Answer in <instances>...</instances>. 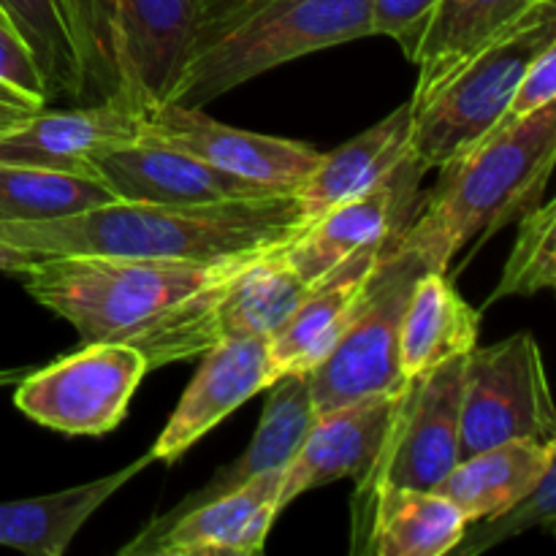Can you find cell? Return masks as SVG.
I'll list each match as a JSON object with an SVG mask.
<instances>
[{
    "instance_id": "obj_1",
    "label": "cell",
    "mask_w": 556,
    "mask_h": 556,
    "mask_svg": "<svg viewBox=\"0 0 556 556\" xmlns=\"http://www.w3.org/2000/svg\"><path fill=\"white\" fill-rule=\"evenodd\" d=\"M307 226L296 193H264L223 204H141L114 201L90 212L41 223H0V242L43 255L217 264L261 253Z\"/></svg>"
},
{
    "instance_id": "obj_2",
    "label": "cell",
    "mask_w": 556,
    "mask_h": 556,
    "mask_svg": "<svg viewBox=\"0 0 556 556\" xmlns=\"http://www.w3.org/2000/svg\"><path fill=\"white\" fill-rule=\"evenodd\" d=\"M556 161V103L521 119H503L440 166L438 185L400 233L429 271H448L476 233L483 237L538 206Z\"/></svg>"
},
{
    "instance_id": "obj_3",
    "label": "cell",
    "mask_w": 556,
    "mask_h": 556,
    "mask_svg": "<svg viewBox=\"0 0 556 556\" xmlns=\"http://www.w3.org/2000/svg\"><path fill=\"white\" fill-rule=\"evenodd\" d=\"M242 258L248 255L217 264L43 255L22 271V280L38 304L68 320L85 342H130Z\"/></svg>"
},
{
    "instance_id": "obj_4",
    "label": "cell",
    "mask_w": 556,
    "mask_h": 556,
    "mask_svg": "<svg viewBox=\"0 0 556 556\" xmlns=\"http://www.w3.org/2000/svg\"><path fill=\"white\" fill-rule=\"evenodd\" d=\"M309 286L286 261L282 244L261 250L168 309L130 345L144 353L150 369H157L201 356L223 340L269 337L307 296Z\"/></svg>"
},
{
    "instance_id": "obj_5",
    "label": "cell",
    "mask_w": 556,
    "mask_h": 556,
    "mask_svg": "<svg viewBox=\"0 0 556 556\" xmlns=\"http://www.w3.org/2000/svg\"><path fill=\"white\" fill-rule=\"evenodd\" d=\"M372 0H280L190 60L172 103L206 106L282 63L369 36Z\"/></svg>"
},
{
    "instance_id": "obj_6",
    "label": "cell",
    "mask_w": 556,
    "mask_h": 556,
    "mask_svg": "<svg viewBox=\"0 0 556 556\" xmlns=\"http://www.w3.org/2000/svg\"><path fill=\"white\" fill-rule=\"evenodd\" d=\"M554 41L556 9L472 58L427 98L410 101V147L421 172H438L451 157L492 134L505 119L530 60Z\"/></svg>"
},
{
    "instance_id": "obj_7",
    "label": "cell",
    "mask_w": 556,
    "mask_h": 556,
    "mask_svg": "<svg viewBox=\"0 0 556 556\" xmlns=\"http://www.w3.org/2000/svg\"><path fill=\"white\" fill-rule=\"evenodd\" d=\"M427 264L413 250L391 239L375 264L372 277L342 334L307 372L315 410L375 394H394L405 386L400 369V331L413 282Z\"/></svg>"
},
{
    "instance_id": "obj_8",
    "label": "cell",
    "mask_w": 556,
    "mask_h": 556,
    "mask_svg": "<svg viewBox=\"0 0 556 556\" xmlns=\"http://www.w3.org/2000/svg\"><path fill=\"white\" fill-rule=\"evenodd\" d=\"M114 98L147 114L172 103L193 58L201 0H85Z\"/></svg>"
},
{
    "instance_id": "obj_9",
    "label": "cell",
    "mask_w": 556,
    "mask_h": 556,
    "mask_svg": "<svg viewBox=\"0 0 556 556\" xmlns=\"http://www.w3.org/2000/svg\"><path fill=\"white\" fill-rule=\"evenodd\" d=\"M510 440L556 443L541 345L530 331L472 348L462 389V456Z\"/></svg>"
},
{
    "instance_id": "obj_10",
    "label": "cell",
    "mask_w": 556,
    "mask_h": 556,
    "mask_svg": "<svg viewBox=\"0 0 556 556\" xmlns=\"http://www.w3.org/2000/svg\"><path fill=\"white\" fill-rule=\"evenodd\" d=\"M147 372L144 353L130 342H85L71 356L30 369L16 383L14 405L54 432L101 438L128 416Z\"/></svg>"
},
{
    "instance_id": "obj_11",
    "label": "cell",
    "mask_w": 556,
    "mask_h": 556,
    "mask_svg": "<svg viewBox=\"0 0 556 556\" xmlns=\"http://www.w3.org/2000/svg\"><path fill=\"white\" fill-rule=\"evenodd\" d=\"M467 356L405 380L372 470L356 481V500L383 486L432 492L462 459V389Z\"/></svg>"
},
{
    "instance_id": "obj_12",
    "label": "cell",
    "mask_w": 556,
    "mask_h": 556,
    "mask_svg": "<svg viewBox=\"0 0 556 556\" xmlns=\"http://www.w3.org/2000/svg\"><path fill=\"white\" fill-rule=\"evenodd\" d=\"M141 139L161 141L174 150L188 152L271 193L296 190L324 155L302 141L231 128L210 117L204 106H182V103H161L150 109L141 119Z\"/></svg>"
},
{
    "instance_id": "obj_13",
    "label": "cell",
    "mask_w": 556,
    "mask_h": 556,
    "mask_svg": "<svg viewBox=\"0 0 556 556\" xmlns=\"http://www.w3.org/2000/svg\"><path fill=\"white\" fill-rule=\"evenodd\" d=\"M0 16L30 49L49 106L114 98L85 0H0Z\"/></svg>"
},
{
    "instance_id": "obj_14",
    "label": "cell",
    "mask_w": 556,
    "mask_h": 556,
    "mask_svg": "<svg viewBox=\"0 0 556 556\" xmlns=\"http://www.w3.org/2000/svg\"><path fill=\"white\" fill-rule=\"evenodd\" d=\"M282 470L261 472L223 497L147 525L119 556H258L282 514Z\"/></svg>"
},
{
    "instance_id": "obj_15",
    "label": "cell",
    "mask_w": 556,
    "mask_h": 556,
    "mask_svg": "<svg viewBox=\"0 0 556 556\" xmlns=\"http://www.w3.org/2000/svg\"><path fill=\"white\" fill-rule=\"evenodd\" d=\"M421 166L416 157L396 168L389 179L331 206L282 244L288 264L307 282H318L351 255L380 248L407 228L416 215Z\"/></svg>"
},
{
    "instance_id": "obj_16",
    "label": "cell",
    "mask_w": 556,
    "mask_h": 556,
    "mask_svg": "<svg viewBox=\"0 0 556 556\" xmlns=\"http://www.w3.org/2000/svg\"><path fill=\"white\" fill-rule=\"evenodd\" d=\"M141 119L144 114L112 98L60 109L43 106L0 128V163L92 177V157L139 141Z\"/></svg>"
},
{
    "instance_id": "obj_17",
    "label": "cell",
    "mask_w": 556,
    "mask_h": 556,
    "mask_svg": "<svg viewBox=\"0 0 556 556\" xmlns=\"http://www.w3.org/2000/svg\"><path fill=\"white\" fill-rule=\"evenodd\" d=\"M90 166L92 177L101 179L119 201L141 204H223L271 193L152 139L98 152Z\"/></svg>"
},
{
    "instance_id": "obj_18",
    "label": "cell",
    "mask_w": 556,
    "mask_h": 556,
    "mask_svg": "<svg viewBox=\"0 0 556 556\" xmlns=\"http://www.w3.org/2000/svg\"><path fill=\"white\" fill-rule=\"evenodd\" d=\"M201 356L204 362L199 372L152 445L150 454L155 462H177L223 418L275 383L269 367V337L223 340Z\"/></svg>"
},
{
    "instance_id": "obj_19",
    "label": "cell",
    "mask_w": 556,
    "mask_h": 556,
    "mask_svg": "<svg viewBox=\"0 0 556 556\" xmlns=\"http://www.w3.org/2000/svg\"><path fill=\"white\" fill-rule=\"evenodd\" d=\"M402 391V389H400ZM400 391L345 402L315 416L302 445L282 472V510L302 494L372 470L394 418Z\"/></svg>"
},
{
    "instance_id": "obj_20",
    "label": "cell",
    "mask_w": 556,
    "mask_h": 556,
    "mask_svg": "<svg viewBox=\"0 0 556 556\" xmlns=\"http://www.w3.org/2000/svg\"><path fill=\"white\" fill-rule=\"evenodd\" d=\"M554 9L556 0H438L413 60L418 81L410 101L427 98L462 65Z\"/></svg>"
},
{
    "instance_id": "obj_21",
    "label": "cell",
    "mask_w": 556,
    "mask_h": 556,
    "mask_svg": "<svg viewBox=\"0 0 556 556\" xmlns=\"http://www.w3.org/2000/svg\"><path fill=\"white\" fill-rule=\"evenodd\" d=\"M467 519L440 492L383 486L353 503V552L372 556H445Z\"/></svg>"
},
{
    "instance_id": "obj_22",
    "label": "cell",
    "mask_w": 556,
    "mask_h": 556,
    "mask_svg": "<svg viewBox=\"0 0 556 556\" xmlns=\"http://www.w3.org/2000/svg\"><path fill=\"white\" fill-rule=\"evenodd\" d=\"M386 244L351 255L309 286L307 296L282 320L280 329L269 334L271 378L277 380L286 372H309L329 353L351 320Z\"/></svg>"
},
{
    "instance_id": "obj_23",
    "label": "cell",
    "mask_w": 556,
    "mask_h": 556,
    "mask_svg": "<svg viewBox=\"0 0 556 556\" xmlns=\"http://www.w3.org/2000/svg\"><path fill=\"white\" fill-rule=\"evenodd\" d=\"M413 106L410 101L396 106L389 117L375 123L364 134L353 136L334 152L320 155L318 166L307 174L296 193L304 223H313L331 206L367 193L389 179L413 157Z\"/></svg>"
},
{
    "instance_id": "obj_24",
    "label": "cell",
    "mask_w": 556,
    "mask_h": 556,
    "mask_svg": "<svg viewBox=\"0 0 556 556\" xmlns=\"http://www.w3.org/2000/svg\"><path fill=\"white\" fill-rule=\"evenodd\" d=\"M315 416H318V410H315L307 372L280 375L269 386V400H266L264 416H261V424L255 429L253 440H250L248 451L242 456H237L231 465L220 467L199 492L188 494L168 514L155 516L152 525L168 521L174 516H182L188 510L199 508V505L210 503V500L223 497V494L233 492L242 483L258 478L261 472L282 470L293 459L299 445H302L304 434L313 427Z\"/></svg>"
},
{
    "instance_id": "obj_25",
    "label": "cell",
    "mask_w": 556,
    "mask_h": 556,
    "mask_svg": "<svg viewBox=\"0 0 556 556\" xmlns=\"http://www.w3.org/2000/svg\"><path fill=\"white\" fill-rule=\"evenodd\" d=\"M152 462H155L152 454H147L125 465L123 470H114L81 486L43 494V497L0 503V546L33 556H63L90 516L98 514L114 494L123 492V486H128Z\"/></svg>"
},
{
    "instance_id": "obj_26",
    "label": "cell",
    "mask_w": 556,
    "mask_h": 556,
    "mask_svg": "<svg viewBox=\"0 0 556 556\" xmlns=\"http://www.w3.org/2000/svg\"><path fill=\"white\" fill-rule=\"evenodd\" d=\"M481 313L465 302L448 271H424L413 282L400 331V369L410 380L478 345Z\"/></svg>"
},
{
    "instance_id": "obj_27",
    "label": "cell",
    "mask_w": 556,
    "mask_h": 556,
    "mask_svg": "<svg viewBox=\"0 0 556 556\" xmlns=\"http://www.w3.org/2000/svg\"><path fill=\"white\" fill-rule=\"evenodd\" d=\"M552 465H556V443L510 440L462 456L434 492L451 500L470 525L527 497Z\"/></svg>"
},
{
    "instance_id": "obj_28",
    "label": "cell",
    "mask_w": 556,
    "mask_h": 556,
    "mask_svg": "<svg viewBox=\"0 0 556 556\" xmlns=\"http://www.w3.org/2000/svg\"><path fill=\"white\" fill-rule=\"evenodd\" d=\"M114 201L117 195L96 177L0 163V223L58 220Z\"/></svg>"
},
{
    "instance_id": "obj_29",
    "label": "cell",
    "mask_w": 556,
    "mask_h": 556,
    "mask_svg": "<svg viewBox=\"0 0 556 556\" xmlns=\"http://www.w3.org/2000/svg\"><path fill=\"white\" fill-rule=\"evenodd\" d=\"M556 286V201H546L519 217L514 248L497 288L486 304L508 296H535Z\"/></svg>"
},
{
    "instance_id": "obj_30",
    "label": "cell",
    "mask_w": 556,
    "mask_h": 556,
    "mask_svg": "<svg viewBox=\"0 0 556 556\" xmlns=\"http://www.w3.org/2000/svg\"><path fill=\"white\" fill-rule=\"evenodd\" d=\"M556 525V465L543 472L538 486L532 489L527 497L514 503L510 508L500 510V514L486 516V519L470 521L465 527L459 546L451 554L462 556H481L489 548L500 546V543L519 538L530 530H546L548 535L554 532Z\"/></svg>"
},
{
    "instance_id": "obj_31",
    "label": "cell",
    "mask_w": 556,
    "mask_h": 556,
    "mask_svg": "<svg viewBox=\"0 0 556 556\" xmlns=\"http://www.w3.org/2000/svg\"><path fill=\"white\" fill-rule=\"evenodd\" d=\"M43 106L49 96L30 49L0 16V128Z\"/></svg>"
},
{
    "instance_id": "obj_32",
    "label": "cell",
    "mask_w": 556,
    "mask_h": 556,
    "mask_svg": "<svg viewBox=\"0 0 556 556\" xmlns=\"http://www.w3.org/2000/svg\"><path fill=\"white\" fill-rule=\"evenodd\" d=\"M434 5L438 0H372L369 36H386L396 41L413 63Z\"/></svg>"
},
{
    "instance_id": "obj_33",
    "label": "cell",
    "mask_w": 556,
    "mask_h": 556,
    "mask_svg": "<svg viewBox=\"0 0 556 556\" xmlns=\"http://www.w3.org/2000/svg\"><path fill=\"white\" fill-rule=\"evenodd\" d=\"M556 103V41L530 60L516 85L505 119H521Z\"/></svg>"
},
{
    "instance_id": "obj_34",
    "label": "cell",
    "mask_w": 556,
    "mask_h": 556,
    "mask_svg": "<svg viewBox=\"0 0 556 556\" xmlns=\"http://www.w3.org/2000/svg\"><path fill=\"white\" fill-rule=\"evenodd\" d=\"M275 3H280V0H201L199 38H195L193 58L201 49L210 47L212 41L223 38L226 33L237 30L239 25L250 22L253 16H258L261 11H266Z\"/></svg>"
},
{
    "instance_id": "obj_35",
    "label": "cell",
    "mask_w": 556,
    "mask_h": 556,
    "mask_svg": "<svg viewBox=\"0 0 556 556\" xmlns=\"http://www.w3.org/2000/svg\"><path fill=\"white\" fill-rule=\"evenodd\" d=\"M36 261V255L25 253V250L14 248V244L0 242V271H9V275H22L27 266Z\"/></svg>"
},
{
    "instance_id": "obj_36",
    "label": "cell",
    "mask_w": 556,
    "mask_h": 556,
    "mask_svg": "<svg viewBox=\"0 0 556 556\" xmlns=\"http://www.w3.org/2000/svg\"><path fill=\"white\" fill-rule=\"evenodd\" d=\"M27 372H30V369H0V389H5V386L11 383H20Z\"/></svg>"
}]
</instances>
